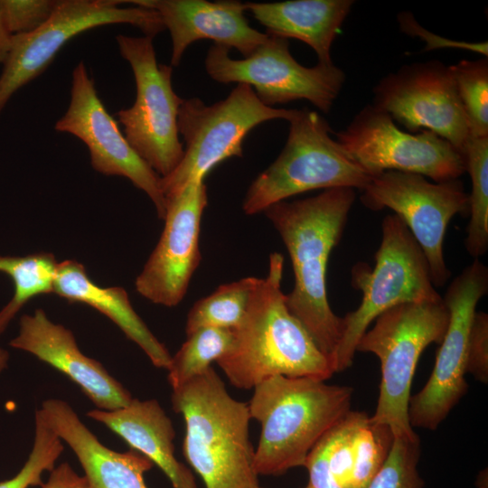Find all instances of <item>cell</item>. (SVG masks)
Returning a JSON list of instances; mask_svg holds the SVG:
<instances>
[{
  "mask_svg": "<svg viewBox=\"0 0 488 488\" xmlns=\"http://www.w3.org/2000/svg\"><path fill=\"white\" fill-rule=\"evenodd\" d=\"M355 199L354 189L333 188L302 200L282 201L263 211L278 232L292 263L295 283L286 295V306L332 365L343 320L328 302L327 265Z\"/></svg>",
  "mask_w": 488,
  "mask_h": 488,
  "instance_id": "cell-1",
  "label": "cell"
},
{
  "mask_svg": "<svg viewBox=\"0 0 488 488\" xmlns=\"http://www.w3.org/2000/svg\"><path fill=\"white\" fill-rule=\"evenodd\" d=\"M283 269V255L271 253L267 277L259 278L240 324L232 330L230 348L216 361L236 388L253 389L278 375L326 380L335 373L288 310L281 286Z\"/></svg>",
  "mask_w": 488,
  "mask_h": 488,
  "instance_id": "cell-2",
  "label": "cell"
},
{
  "mask_svg": "<svg viewBox=\"0 0 488 488\" xmlns=\"http://www.w3.org/2000/svg\"><path fill=\"white\" fill-rule=\"evenodd\" d=\"M171 402L185 423L183 455L206 488L259 485L248 403L229 394L212 367L173 389Z\"/></svg>",
  "mask_w": 488,
  "mask_h": 488,
  "instance_id": "cell-3",
  "label": "cell"
},
{
  "mask_svg": "<svg viewBox=\"0 0 488 488\" xmlns=\"http://www.w3.org/2000/svg\"><path fill=\"white\" fill-rule=\"evenodd\" d=\"M353 389L312 378L270 377L248 403L261 433L254 455L258 475L279 476L304 466L324 434L351 410Z\"/></svg>",
  "mask_w": 488,
  "mask_h": 488,
  "instance_id": "cell-4",
  "label": "cell"
},
{
  "mask_svg": "<svg viewBox=\"0 0 488 488\" xmlns=\"http://www.w3.org/2000/svg\"><path fill=\"white\" fill-rule=\"evenodd\" d=\"M351 275L352 287L361 291L362 297L355 310L342 317V335L333 361L334 372L352 366L358 342L380 314L401 304L442 298L421 248L394 213L382 220L374 267L356 263Z\"/></svg>",
  "mask_w": 488,
  "mask_h": 488,
  "instance_id": "cell-5",
  "label": "cell"
},
{
  "mask_svg": "<svg viewBox=\"0 0 488 488\" xmlns=\"http://www.w3.org/2000/svg\"><path fill=\"white\" fill-rule=\"evenodd\" d=\"M277 158L249 185L242 203L247 215L317 189L362 190L372 176L330 136L328 122L317 112L296 109Z\"/></svg>",
  "mask_w": 488,
  "mask_h": 488,
  "instance_id": "cell-6",
  "label": "cell"
},
{
  "mask_svg": "<svg viewBox=\"0 0 488 488\" xmlns=\"http://www.w3.org/2000/svg\"><path fill=\"white\" fill-rule=\"evenodd\" d=\"M448 320L443 297L405 303L380 314L358 342L356 352L373 353L380 362V394L371 419L388 426L394 436H417L408 420L412 380L423 351L441 343Z\"/></svg>",
  "mask_w": 488,
  "mask_h": 488,
  "instance_id": "cell-7",
  "label": "cell"
},
{
  "mask_svg": "<svg viewBox=\"0 0 488 488\" xmlns=\"http://www.w3.org/2000/svg\"><path fill=\"white\" fill-rule=\"evenodd\" d=\"M296 110L264 105L247 84H237L226 99L211 105L199 98L183 99L177 125L185 147L177 167L161 178L164 200L188 183L204 180L222 161L241 157L243 141L257 126L275 119L289 121Z\"/></svg>",
  "mask_w": 488,
  "mask_h": 488,
  "instance_id": "cell-8",
  "label": "cell"
},
{
  "mask_svg": "<svg viewBox=\"0 0 488 488\" xmlns=\"http://www.w3.org/2000/svg\"><path fill=\"white\" fill-rule=\"evenodd\" d=\"M118 51L130 65L136 99L117 112V123L136 154L162 178L169 175L183 156L179 139L178 113L183 99L173 88L171 65L157 62L153 38L116 37Z\"/></svg>",
  "mask_w": 488,
  "mask_h": 488,
  "instance_id": "cell-9",
  "label": "cell"
},
{
  "mask_svg": "<svg viewBox=\"0 0 488 488\" xmlns=\"http://www.w3.org/2000/svg\"><path fill=\"white\" fill-rule=\"evenodd\" d=\"M120 0H59L51 17L36 30L13 35L0 74V114L13 95L40 76L67 42L89 30L130 24L154 38L165 30L159 14L142 6L122 7Z\"/></svg>",
  "mask_w": 488,
  "mask_h": 488,
  "instance_id": "cell-10",
  "label": "cell"
},
{
  "mask_svg": "<svg viewBox=\"0 0 488 488\" xmlns=\"http://www.w3.org/2000/svg\"><path fill=\"white\" fill-rule=\"evenodd\" d=\"M267 34L266 40L244 59H232L228 48L213 43L205 57L206 72L219 83L253 87L258 99L267 107L306 99L329 113L344 84V72L333 63L303 66L292 56L288 39Z\"/></svg>",
  "mask_w": 488,
  "mask_h": 488,
  "instance_id": "cell-11",
  "label": "cell"
},
{
  "mask_svg": "<svg viewBox=\"0 0 488 488\" xmlns=\"http://www.w3.org/2000/svg\"><path fill=\"white\" fill-rule=\"evenodd\" d=\"M344 152L372 177L386 171L423 175L440 183L465 173V157L452 144L428 130H401L373 104L360 110L336 133Z\"/></svg>",
  "mask_w": 488,
  "mask_h": 488,
  "instance_id": "cell-12",
  "label": "cell"
},
{
  "mask_svg": "<svg viewBox=\"0 0 488 488\" xmlns=\"http://www.w3.org/2000/svg\"><path fill=\"white\" fill-rule=\"evenodd\" d=\"M361 202L372 211L390 209L406 224L428 263L435 287L450 277L444 239L452 218L469 212L468 193L459 180L430 182L425 176L386 171L361 190Z\"/></svg>",
  "mask_w": 488,
  "mask_h": 488,
  "instance_id": "cell-13",
  "label": "cell"
},
{
  "mask_svg": "<svg viewBox=\"0 0 488 488\" xmlns=\"http://www.w3.org/2000/svg\"><path fill=\"white\" fill-rule=\"evenodd\" d=\"M487 291L488 268L479 259H474L449 285L443 297L449 320L433 371L422 389L409 399L412 427L436 429L467 392L468 335L477 304Z\"/></svg>",
  "mask_w": 488,
  "mask_h": 488,
  "instance_id": "cell-14",
  "label": "cell"
},
{
  "mask_svg": "<svg viewBox=\"0 0 488 488\" xmlns=\"http://www.w3.org/2000/svg\"><path fill=\"white\" fill-rule=\"evenodd\" d=\"M372 91L373 105L410 133L431 131L463 154L469 126L450 66L436 60L404 65Z\"/></svg>",
  "mask_w": 488,
  "mask_h": 488,
  "instance_id": "cell-15",
  "label": "cell"
},
{
  "mask_svg": "<svg viewBox=\"0 0 488 488\" xmlns=\"http://www.w3.org/2000/svg\"><path fill=\"white\" fill-rule=\"evenodd\" d=\"M71 76L70 103L54 129L70 134L86 145L95 171L125 177L145 192L157 216L164 219L165 200L161 177L132 148L117 121L107 110L84 61L76 65Z\"/></svg>",
  "mask_w": 488,
  "mask_h": 488,
  "instance_id": "cell-16",
  "label": "cell"
},
{
  "mask_svg": "<svg viewBox=\"0 0 488 488\" xmlns=\"http://www.w3.org/2000/svg\"><path fill=\"white\" fill-rule=\"evenodd\" d=\"M207 203L202 179L165 198L163 232L135 282L136 291L148 301L174 307L185 296L202 259L199 238Z\"/></svg>",
  "mask_w": 488,
  "mask_h": 488,
  "instance_id": "cell-17",
  "label": "cell"
},
{
  "mask_svg": "<svg viewBox=\"0 0 488 488\" xmlns=\"http://www.w3.org/2000/svg\"><path fill=\"white\" fill-rule=\"evenodd\" d=\"M390 428L349 410L319 439L305 467L313 488H367L393 442Z\"/></svg>",
  "mask_w": 488,
  "mask_h": 488,
  "instance_id": "cell-18",
  "label": "cell"
},
{
  "mask_svg": "<svg viewBox=\"0 0 488 488\" xmlns=\"http://www.w3.org/2000/svg\"><path fill=\"white\" fill-rule=\"evenodd\" d=\"M9 344L62 372L99 409L120 408L133 399L99 361L80 352L70 330L51 321L41 308L20 318L19 333Z\"/></svg>",
  "mask_w": 488,
  "mask_h": 488,
  "instance_id": "cell-19",
  "label": "cell"
},
{
  "mask_svg": "<svg viewBox=\"0 0 488 488\" xmlns=\"http://www.w3.org/2000/svg\"><path fill=\"white\" fill-rule=\"evenodd\" d=\"M136 6L156 11L169 31L171 66H178L186 49L200 40L249 56L267 38L252 28L244 15L245 3L205 0H132Z\"/></svg>",
  "mask_w": 488,
  "mask_h": 488,
  "instance_id": "cell-20",
  "label": "cell"
},
{
  "mask_svg": "<svg viewBox=\"0 0 488 488\" xmlns=\"http://www.w3.org/2000/svg\"><path fill=\"white\" fill-rule=\"evenodd\" d=\"M40 410L74 452L89 488H147L144 474L154 464L146 456L133 449L120 453L105 446L64 400L47 399Z\"/></svg>",
  "mask_w": 488,
  "mask_h": 488,
  "instance_id": "cell-21",
  "label": "cell"
},
{
  "mask_svg": "<svg viewBox=\"0 0 488 488\" xmlns=\"http://www.w3.org/2000/svg\"><path fill=\"white\" fill-rule=\"evenodd\" d=\"M87 416L118 435L126 443L156 465L173 488H197L192 471L174 455L175 431L156 399L132 400L114 410L93 409Z\"/></svg>",
  "mask_w": 488,
  "mask_h": 488,
  "instance_id": "cell-22",
  "label": "cell"
},
{
  "mask_svg": "<svg viewBox=\"0 0 488 488\" xmlns=\"http://www.w3.org/2000/svg\"><path fill=\"white\" fill-rule=\"evenodd\" d=\"M53 293L70 302L86 304L105 314L143 350L155 367L168 369L172 355L136 314L123 287H102L89 277L84 265L66 259L57 264Z\"/></svg>",
  "mask_w": 488,
  "mask_h": 488,
  "instance_id": "cell-23",
  "label": "cell"
},
{
  "mask_svg": "<svg viewBox=\"0 0 488 488\" xmlns=\"http://www.w3.org/2000/svg\"><path fill=\"white\" fill-rule=\"evenodd\" d=\"M353 4L352 0H290L245 3V7L267 28L266 33L305 42L316 53L317 63L329 65L333 42Z\"/></svg>",
  "mask_w": 488,
  "mask_h": 488,
  "instance_id": "cell-24",
  "label": "cell"
},
{
  "mask_svg": "<svg viewBox=\"0 0 488 488\" xmlns=\"http://www.w3.org/2000/svg\"><path fill=\"white\" fill-rule=\"evenodd\" d=\"M57 264L55 257L47 252L0 256V272L9 276L14 286L13 297L0 310V334L30 299L53 293Z\"/></svg>",
  "mask_w": 488,
  "mask_h": 488,
  "instance_id": "cell-25",
  "label": "cell"
},
{
  "mask_svg": "<svg viewBox=\"0 0 488 488\" xmlns=\"http://www.w3.org/2000/svg\"><path fill=\"white\" fill-rule=\"evenodd\" d=\"M463 155L472 184L465 246L469 255L479 259L488 250V136H470Z\"/></svg>",
  "mask_w": 488,
  "mask_h": 488,
  "instance_id": "cell-26",
  "label": "cell"
},
{
  "mask_svg": "<svg viewBox=\"0 0 488 488\" xmlns=\"http://www.w3.org/2000/svg\"><path fill=\"white\" fill-rule=\"evenodd\" d=\"M259 278L247 277L220 286L211 295L198 300L187 314L186 336L212 327L235 329L241 322Z\"/></svg>",
  "mask_w": 488,
  "mask_h": 488,
  "instance_id": "cell-27",
  "label": "cell"
},
{
  "mask_svg": "<svg viewBox=\"0 0 488 488\" xmlns=\"http://www.w3.org/2000/svg\"><path fill=\"white\" fill-rule=\"evenodd\" d=\"M232 330L202 328L187 336L168 366V382L178 388L206 371L230 348Z\"/></svg>",
  "mask_w": 488,
  "mask_h": 488,
  "instance_id": "cell-28",
  "label": "cell"
},
{
  "mask_svg": "<svg viewBox=\"0 0 488 488\" xmlns=\"http://www.w3.org/2000/svg\"><path fill=\"white\" fill-rule=\"evenodd\" d=\"M471 136H488V59L450 66Z\"/></svg>",
  "mask_w": 488,
  "mask_h": 488,
  "instance_id": "cell-29",
  "label": "cell"
},
{
  "mask_svg": "<svg viewBox=\"0 0 488 488\" xmlns=\"http://www.w3.org/2000/svg\"><path fill=\"white\" fill-rule=\"evenodd\" d=\"M60 437L50 427L41 410L35 413V436L32 451L21 470L12 478L0 482V488H29L43 484L42 475L52 471L63 451Z\"/></svg>",
  "mask_w": 488,
  "mask_h": 488,
  "instance_id": "cell-30",
  "label": "cell"
},
{
  "mask_svg": "<svg viewBox=\"0 0 488 488\" xmlns=\"http://www.w3.org/2000/svg\"><path fill=\"white\" fill-rule=\"evenodd\" d=\"M420 441L415 437L394 436L390 450L367 488H424L418 471Z\"/></svg>",
  "mask_w": 488,
  "mask_h": 488,
  "instance_id": "cell-31",
  "label": "cell"
},
{
  "mask_svg": "<svg viewBox=\"0 0 488 488\" xmlns=\"http://www.w3.org/2000/svg\"><path fill=\"white\" fill-rule=\"evenodd\" d=\"M59 0H0L3 19L12 35L31 33L52 14Z\"/></svg>",
  "mask_w": 488,
  "mask_h": 488,
  "instance_id": "cell-32",
  "label": "cell"
},
{
  "mask_svg": "<svg viewBox=\"0 0 488 488\" xmlns=\"http://www.w3.org/2000/svg\"><path fill=\"white\" fill-rule=\"evenodd\" d=\"M466 373L482 382H488V314L475 312L470 326L467 353Z\"/></svg>",
  "mask_w": 488,
  "mask_h": 488,
  "instance_id": "cell-33",
  "label": "cell"
},
{
  "mask_svg": "<svg viewBox=\"0 0 488 488\" xmlns=\"http://www.w3.org/2000/svg\"><path fill=\"white\" fill-rule=\"evenodd\" d=\"M398 21L400 29L407 34L418 36L426 42L425 51L436 50L438 48H456L479 52L485 57L488 53L487 42H455L440 36H436L426 29L422 28L414 19L413 15L408 12H402L398 14Z\"/></svg>",
  "mask_w": 488,
  "mask_h": 488,
  "instance_id": "cell-34",
  "label": "cell"
},
{
  "mask_svg": "<svg viewBox=\"0 0 488 488\" xmlns=\"http://www.w3.org/2000/svg\"><path fill=\"white\" fill-rule=\"evenodd\" d=\"M42 488H89L86 478L79 475L68 463L54 467Z\"/></svg>",
  "mask_w": 488,
  "mask_h": 488,
  "instance_id": "cell-35",
  "label": "cell"
},
{
  "mask_svg": "<svg viewBox=\"0 0 488 488\" xmlns=\"http://www.w3.org/2000/svg\"><path fill=\"white\" fill-rule=\"evenodd\" d=\"M13 35L5 24L0 5V64H3L8 55Z\"/></svg>",
  "mask_w": 488,
  "mask_h": 488,
  "instance_id": "cell-36",
  "label": "cell"
},
{
  "mask_svg": "<svg viewBox=\"0 0 488 488\" xmlns=\"http://www.w3.org/2000/svg\"><path fill=\"white\" fill-rule=\"evenodd\" d=\"M8 360V352L0 347V373L7 367Z\"/></svg>",
  "mask_w": 488,
  "mask_h": 488,
  "instance_id": "cell-37",
  "label": "cell"
},
{
  "mask_svg": "<svg viewBox=\"0 0 488 488\" xmlns=\"http://www.w3.org/2000/svg\"><path fill=\"white\" fill-rule=\"evenodd\" d=\"M305 488H313V487L307 484Z\"/></svg>",
  "mask_w": 488,
  "mask_h": 488,
  "instance_id": "cell-38",
  "label": "cell"
},
{
  "mask_svg": "<svg viewBox=\"0 0 488 488\" xmlns=\"http://www.w3.org/2000/svg\"><path fill=\"white\" fill-rule=\"evenodd\" d=\"M254 488H262V487H260V486L258 485V486H256V487H254Z\"/></svg>",
  "mask_w": 488,
  "mask_h": 488,
  "instance_id": "cell-39",
  "label": "cell"
}]
</instances>
